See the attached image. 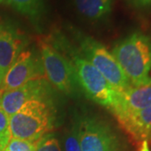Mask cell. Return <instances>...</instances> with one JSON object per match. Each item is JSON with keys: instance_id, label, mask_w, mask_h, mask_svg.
I'll list each match as a JSON object with an SVG mask.
<instances>
[{"instance_id": "obj_9", "label": "cell", "mask_w": 151, "mask_h": 151, "mask_svg": "<svg viewBox=\"0 0 151 151\" xmlns=\"http://www.w3.org/2000/svg\"><path fill=\"white\" fill-rule=\"evenodd\" d=\"M24 46L23 36L14 28L0 24V89L7 71Z\"/></svg>"}, {"instance_id": "obj_8", "label": "cell", "mask_w": 151, "mask_h": 151, "mask_svg": "<svg viewBox=\"0 0 151 151\" xmlns=\"http://www.w3.org/2000/svg\"><path fill=\"white\" fill-rule=\"evenodd\" d=\"M42 65L37 58L29 51H22L7 71L0 92L16 89L33 79L40 78Z\"/></svg>"}, {"instance_id": "obj_12", "label": "cell", "mask_w": 151, "mask_h": 151, "mask_svg": "<svg viewBox=\"0 0 151 151\" xmlns=\"http://www.w3.org/2000/svg\"><path fill=\"white\" fill-rule=\"evenodd\" d=\"M78 14L87 20H103L112 10L113 0H72Z\"/></svg>"}, {"instance_id": "obj_1", "label": "cell", "mask_w": 151, "mask_h": 151, "mask_svg": "<svg viewBox=\"0 0 151 151\" xmlns=\"http://www.w3.org/2000/svg\"><path fill=\"white\" fill-rule=\"evenodd\" d=\"M55 46L63 50V53L71 65L76 84L86 97L102 106L113 109L118 103L119 92L116 91L93 65L83 58L68 42L59 38L54 41Z\"/></svg>"}, {"instance_id": "obj_4", "label": "cell", "mask_w": 151, "mask_h": 151, "mask_svg": "<svg viewBox=\"0 0 151 151\" xmlns=\"http://www.w3.org/2000/svg\"><path fill=\"white\" fill-rule=\"evenodd\" d=\"M81 55L90 62L118 92L129 90L132 85L113 54L95 39L80 35L78 36Z\"/></svg>"}, {"instance_id": "obj_6", "label": "cell", "mask_w": 151, "mask_h": 151, "mask_svg": "<svg viewBox=\"0 0 151 151\" xmlns=\"http://www.w3.org/2000/svg\"><path fill=\"white\" fill-rule=\"evenodd\" d=\"M40 51L42 67L48 81L60 92L72 94L76 82L67 58L53 44L47 41H40Z\"/></svg>"}, {"instance_id": "obj_18", "label": "cell", "mask_w": 151, "mask_h": 151, "mask_svg": "<svg viewBox=\"0 0 151 151\" xmlns=\"http://www.w3.org/2000/svg\"><path fill=\"white\" fill-rule=\"evenodd\" d=\"M129 5L137 9H146L151 7V0H124Z\"/></svg>"}, {"instance_id": "obj_11", "label": "cell", "mask_w": 151, "mask_h": 151, "mask_svg": "<svg viewBox=\"0 0 151 151\" xmlns=\"http://www.w3.org/2000/svg\"><path fill=\"white\" fill-rule=\"evenodd\" d=\"M118 120L135 139L147 141L151 139V106L138 112L128 113Z\"/></svg>"}, {"instance_id": "obj_3", "label": "cell", "mask_w": 151, "mask_h": 151, "mask_svg": "<svg viewBox=\"0 0 151 151\" xmlns=\"http://www.w3.org/2000/svg\"><path fill=\"white\" fill-rule=\"evenodd\" d=\"M12 138L36 142L53 124V114L44 99H33L9 118Z\"/></svg>"}, {"instance_id": "obj_14", "label": "cell", "mask_w": 151, "mask_h": 151, "mask_svg": "<svg viewBox=\"0 0 151 151\" xmlns=\"http://www.w3.org/2000/svg\"><path fill=\"white\" fill-rule=\"evenodd\" d=\"M35 145V151H62L59 140L52 134H45L40 138Z\"/></svg>"}, {"instance_id": "obj_15", "label": "cell", "mask_w": 151, "mask_h": 151, "mask_svg": "<svg viewBox=\"0 0 151 151\" xmlns=\"http://www.w3.org/2000/svg\"><path fill=\"white\" fill-rule=\"evenodd\" d=\"M64 151H81L79 140V129L77 121L66 133L64 140Z\"/></svg>"}, {"instance_id": "obj_19", "label": "cell", "mask_w": 151, "mask_h": 151, "mask_svg": "<svg viewBox=\"0 0 151 151\" xmlns=\"http://www.w3.org/2000/svg\"><path fill=\"white\" fill-rule=\"evenodd\" d=\"M140 151H150V147H149V144L147 140L142 141V145H141Z\"/></svg>"}, {"instance_id": "obj_2", "label": "cell", "mask_w": 151, "mask_h": 151, "mask_svg": "<svg viewBox=\"0 0 151 151\" xmlns=\"http://www.w3.org/2000/svg\"><path fill=\"white\" fill-rule=\"evenodd\" d=\"M112 54L132 86L151 84V39L134 32L115 45Z\"/></svg>"}, {"instance_id": "obj_5", "label": "cell", "mask_w": 151, "mask_h": 151, "mask_svg": "<svg viewBox=\"0 0 151 151\" xmlns=\"http://www.w3.org/2000/svg\"><path fill=\"white\" fill-rule=\"evenodd\" d=\"M77 124L81 151H123L119 135L108 122L85 115Z\"/></svg>"}, {"instance_id": "obj_7", "label": "cell", "mask_w": 151, "mask_h": 151, "mask_svg": "<svg viewBox=\"0 0 151 151\" xmlns=\"http://www.w3.org/2000/svg\"><path fill=\"white\" fill-rule=\"evenodd\" d=\"M48 85L40 78L33 79L16 89L0 93V108L9 118L33 99H45L48 94Z\"/></svg>"}, {"instance_id": "obj_16", "label": "cell", "mask_w": 151, "mask_h": 151, "mask_svg": "<svg viewBox=\"0 0 151 151\" xmlns=\"http://www.w3.org/2000/svg\"><path fill=\"white\" fill-rule=\"evenodd\" d=\"M11 138L9 119L0 108V151H4Z\"/></svg>"}, {"instance_id": "obj_17", "label": "cell", "mask_w": 151, "mask_h": 151, "mask_svg": "<svg viewBox=\"0 0 151 151\" xmlns=\"http://www.w3.org/2000/svg\"><path fill=\"white\" fill-rule=\"evenodd\" d=\"M4 151H35V145L33 142L11 138Z\"/></svg>"}, {"instance_id": "obj_10", "label": "cell", "mask_w": 151, "mask_h": 151, "mask_svg": "<svg viewBox=\"0 0 151 151\" xmlns=\"http://www.w3.org/2000/svg\"><path fill=\"white\" fill-rule=\"evenodd\" d=\"M151 106V84L132 86L125 92H119L116 106L111 110L117 119L128 113H134Z\"/></svg>"}, {"instance_id": "obj_13", "label": "cell", "mask_w": 151, "mask_h": 151, "mask_svg": "<svg viewBox=\"0 0 151 151\" xmlns=\"http://www.w3.org/2000/svg\"><path fill=\"white\" fill-rule=\"evenodd\" d=\"M20 14L35 19L42 14L44 0H0Z\"/></svg>"}]
</instances>
